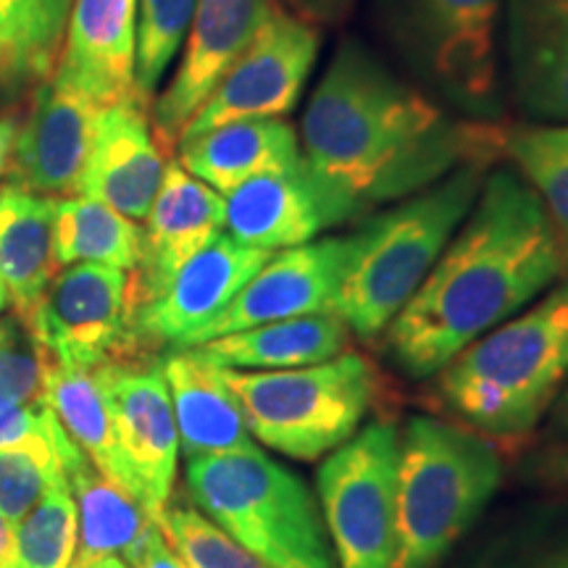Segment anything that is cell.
I'll return each instance as SVG.
<instances>
[{
  "label": "cell",
  "instance_id": "obj_1",
  "mask_svg": "<svg viewBox=\"0 0 568 568\" xmlns=\"http://www.w3.org/2000/svg\"><path fill=\"white\" fill-rule=\"evenodd\" d=\"M297 138L311 174L355 216L506 153V132L456 119L355 38L324 69Z\"/></svg>",
  "mask_w": 568,
  "mask_h": 568
},
{
  "label": "cell",
  "instance_id": "obj_2",
  "mask_svg": "<svg viewBox=\"0 0 568 568\" xmlns=\"http://www.w3.org/2000/svg\"><path fill=\"white\" fill-rule=\"evenodd\" d=\"M566 272L568 245L535 190L506 169L487 172L464 224L385 329L387 351L429 379Z\"/></svg>",
  "mask_w": 568,
  "mask_h": 568
},
{
  "label": "cell",
  "instance_id": "obj_3",
  "mask_svg": "<svg viewBox=\"0 0 568 568\" xmlns=\"http://www.w3.org/2000/svg\"><path fill=\"white\" fill-rule=\"evenodd\" d=\"M435 376L443 406L468 429L489 439L535 429L568 379V276Z\"/></svg>",
  "mask_w": 568,
  "mask_h": 568
},
{
  "label": "cell",
  "instance_id": "obj_4",
  "mask_svg": "<svg viewBox=\"0 0 568 568\" xmlns=\"http://www.w3.org/2000/svg\"><path fill=\"white\" fill-rule=\"evenodd\" d=\"M489 166H460L347 234V264L335 314L353 335L374 339L400 314L477 201Z\"/></svg>",
  "mask_w": 568,
  "mask_h": 568
},
{
  "label": "cell",
  "instance_id": "obj_5",
  "mask_svg": "<svg viewBox=\"0 0 568 568\" xmlns=\"http://www.w3.org/2000/svg\"><path fill=\"white\" fill-rule=\"evenodd\" d=\"M500 479L493 439L458 422L410 418L400 435L389 568H435L477 521Z\"/></svg>",
  "mask_w": 568,
  "mask_h": 568
},
{
  "label": "cell",
  "instance_id": "obj_6",
  "mask_svg": "<svg viewBox=\"0 0 568 568\" xmlns=\"http://www.w3.org/2000/svg\"><path fill=\"white\" fill-rule=\"evenodd\" d=\"M197 510L268 568H337L311 489L258 447L187 458Z\"/></svg>",
  "mask_w": 568,
  "mask_h": 568
},
{
  "label": "cell",
  "instance_id": "obj_7",
  "mask_svg": "<svg viewBox=\"0 0 568 568\" xmlns=\"http://www.w3.org/2000/svg\"><path fill=\"white\" fill-rule=\"evenodd\" d=\"M222 372L251 435L295 460L326 458L345 445L361 429L379 387L372 361L353 351L284 372Z\"/></svg>",
  "mask_w": 568,
  "mask_h": 568
},
{
  "label": "cell",
  "instance_id": "obj_8",
  "mask_svg": "<svg viewBox=\"0 0 568 568\" xmlns=\"http://www.w3.org/2000/svg\"><path fill=\"white\" fill-rule=\"evenodd\" d=\"M382 21L418 80L471 116L500 103L497 24L503 0H379Z\"/></svg>",
  "mask_w": 568,
  "mask_h": 568
},
{
  "label": "cell",
  "instance_id": "obj_9",
  "mask_svg": "<svg viewBox=\"0 0 568 568\" xmlns=\"http://www.w3.org/2000/svg\"><path fill=\"white\" fill-rule=\"evenodd\" d=\"M400 432L389 422L358 429L318 468L322 516L337 568H389L395 556Z\"/></svg>",
  "mask_w": 568,
  "mask_h": 568
},
{
  "label": "cell",
  "instance_id": "obj_10",
  "mask_svg": "<svg viewBox=\"0 0 568 568\" xmlns=\"http://www.w3.org/2000/svg\"><path fill=\"white\" fill-rule=\"evenodd\" d=\"M322 34L311 19L297 17L274 0L272 11L245 53L213 88L180 140L216 130L243 119H284L301 101L305 82L316 67Z\"/></svg>",
  "mask_w": 568,
  "mask_h": 568
},
{
  "label": "cell",
  "instance_id": "obj_11",
  "mask_svg": "<svg viewBox=\"0 0 568 568\" xmlns=\"http://www.w3.org/2000/svg\"><path fill=\"white\" fill-rule=\"evenodd\" d=\"M130 272L103 264L61 268L27 326L55 364L92 368L105 361H142L130 335Z\"/></svg>",
  "mask_w": 568,
  "mask_h": 568
},
{
  "label": "cell",
  "instance_id": "obj_12",
  "mask_svg": "<svg viewBox=\"0 0 568 568\" xmlns=\"http://www.w3.org/2000/svg\"><path fill=\"white\" fill-rule=\"evenodd\" d=\"M272 255L219 234L169 276L153 301L132 311L134 353L145 355L163 345L180 351L197 329L222 314Z\"/></svg>",
  "mask_w": 568,
  "mask_h": 568
},
{
  "label": "cell",
  "instance_id": "obj_13",
  "mask_svg": "<svg viewBox=\"0 0 568 568\" xmlns=\"http://www.w3.org/2000/svg\"><path fill=\"white\" fill-rule=\"evenodd\" d=\"M101 368L113 426L140 503L155 521L172 500L180 432L161 364L105 361Z\"/></svg>",
  "mask_w": 568,
  "mask_h": 568
},
{
  "label": "cell",
  "instance_id": "obj_14",
  "mask_svg": "<svg viewBox=\"0 0 568 568\" xmlns=\"http://www.w3.org/2000/svg\"><path fill=\"white\" fill-rule=\"evenodd\" d=\"M347 264V237H324L274 253L226 308L197 329L184 347L282 322V318L335 314ZM182 351V347H180Z\"/></svg>",
  "mask_w": 568,
  "mask_h": 568
},
{
  "label": "cell",
  "instance_id": "obj_15",
  "mask_svg": "<svg viewBox=\"0 0 568 568\" xmlns=\"http://www.w3.org/2000/svg\"><path fill=\"white\" fill-rule=\"evenodd\" d=\"M105 109L67 84L45 80L34 88L30 113L13 138L9 184L48 197L80 193L92 140Z\"/></svg>",
  "mask_w": 568,
  "mask_h": 568
},
{
  "label": "cell",
  "instance_id": "obj_16",
  "mask_svg": "<svg viewBox=\"0 0 568 568\" xmlns=\"http://www.w3.org/2000/svg\"><path fill=\"white\" fill-rule=\"evenodd\" d=\"M274 0H197L184 51L169 88L153 105V132L172 148L197 109L264 24Z\"/></svg>",
  "mask_w": 568,
  "mask_h": 568
},
{
  "label": "cell",
  "instance_id": "obj_17",
  "mask_svg": "<svg viewBox=\"0 0 568 568\" xmlns=\"http://www.w3.org/2000/svg\"><path fill=\"white\" fill-rule=\"evenodd\" d=\"M224 203L230 237L266 253L314 243L324 230L355 219L351 205L324 187L305 163L293 172L255 176L224 195Z\"/></svg>",
  "mask_w": 568,
  "mask_h": 568
},
{
  "label": "cell",
  "instance_id": "obj_18",
  "mask_svg": "<svg viewBox=\"0 0 568 568\" xmlns=\"http://www.w3.org/2000/svg\"><path fill=\"white\" fill-rule=\"evenodd\" d=\"M224 195L182 166L166 161L155 201L142 230L140 266L130 272L132 311L153 301L184 261L213 243L224 230Z\"/></svg>",
  "mask_w": 568,
  "mask_h": 568
},
{
  "label": "cell",
  "instance_id": "obj_19",
  "mask_svg": "<svg viewBox=\"0 0 568 568\" xmlns=\"http://www.w3.org/2000/svg\"><path fill=\"white\" fill-rule=\"evenodd\" d=\"M138 13L140 0H74L51 80L103 109L138 98Z\"/></svg>",
  "mask_w": 568,
  "mask_h": 568
},
{
  "label": "cell",
  "instance_id": "obj_20",
  "mask_svg": "<svg viewBox=\"0 0 568 568\" xmlns=\"http://www.w3.org/2000/svg\"><path fill=\"white\" fill-rule=\"evenodd\" d=\"M163 169L166 161L148 119V103L130 98L101 113L77 195L142 222L161 187Z\"/></svg>",
  "mask_w": 568,
  "mask_h": 568
},
{
  "label": "cell",
  "instance_id": "obj_21",
  "mask_svg": "<svg viewBox=\"0 0 568 568\" xmlns=\"http://www.w3.org/2000/svg\"><path fill=\"white\" fill-rule=\"evenodd\" d=\"M508 82L524 113L568 124V0H503Z\"/></svg>",
  "mask_w": 568,
  "mask_h": 568
},
{
  "label": "cell",
  "instance_id": "obj_22",
  "mask_svg": "<svg viewBox=\"0 0 568 568\" xmlns=\"http://www.w3.org/2000/svg\"><path fill=\"white\" fill-rule=\"evenodd\" d=\"M161 368L172 395L184 458L222 456L253 447L243 408L226 385L222 368L205 361L193 347L169 353Z\"/></svg>",
  "mask_w": 568,
  "mask_h": 568
},
{
  "label": "cell",
  "instance_id": "obj_23",
  "mask_svg": "<svg viewBox=\"0 0 568 568\" xmlns=\"http://www.w3.org/2000/svg\"><path fill=\"white\" fill-rule=\"evenodd\" d=\"M176 145V161L219 195H230L255 176L293 172L303 163L301 138L284 119H243Z\"/></svg>",
  "mask_w": 568,
  "mask_h": 568
},
{
  "label": "cell",
  "instance_id": "obj_24",
  "mask_svg": "<svg viewBox=\"0 0 568 568\" xmlns=\"http://www.w3.org/2000/svg\"><path fill=\"white\" fill-rule=\"evenodd\" d=\"M351 335L337 314H311L209 339L193 351L219 368L284 372L337 358L351 345Z\"/></svg>",
  "mask_w": 568,
  "mask_h": 568
},
{
  "label": "cell",
  "instance_id": "obj_25",
  "mask_svg": "<svg viewBox=\"0 0 568 568\" xmlns=\"http://www.w3.org/2000/svg\"><path fill=\"white\" fill-rule=\"evenodd\" d=\"M55 274L53 197L6 182L0 187V276L19 322L30 318Z\"/></svg>",
  "mask_w": 568,
  "mask_h": 568
},
{
  "label": "cell",
  "instance_id": "obj_26",
  "mask_svg": "<svg viewBox=\"0 0 568 568\" xmlns=\"http://www.w3.org/2000/svg\"><path fill=\"white\" fill-rule=\"evenodd\" d=\"M48 406L53 408L63 432L88 456L90 464L113 485L124 487L140 500L130 468L124 464L122 447H119L101 368L63 366L51 361L48 366Z\"/></svg>",
  "mask_w": 568,
  "mask_h": 568
},
{
  "label": "cell",
  "instance_id": "obj_27",
  "mask_svg": "<svg viewBox=\"0 0 568 568\" xmlns=\"http://www.w3.org/2000/svg\"><path fill=\"white\" fill-rule=\"evenodd\" d=\"M67 479L80 518V542L71 566H84L105 556L124 560L126 552L155 527V518L142 508L138 497L103 477L88 456L69 468Z\"/></svg>",
  "mask_w": 568,
  "mask_h": 568
},
{
  "label": "cell",
  "instance_id": "obj_28",
  "mask_svg": "<svg viewBox=\"0 0 568 568\" xmlns=\"http://www.w3.org/2000/svg\"><path fill=\"white\" fill-rule=\"evenodd\" d=\"M142 258V230L124 213L84 195L53 197V264H103L134 272Z\"/></svg>",
  "mask_w": 568,
  "mask_h": 568
},
{
  "label": "cell",
  "instance_id": "obj_29",
  "mask_svg": "<svg viewBox=\"0 0 568 568\" xmlns=\"http://www.w3.org/2000/svg\"><path fill=\"white\" fill-rule=\"evenodd\" d=\"M74 0H0V88L51 80Z\"/></svg>",
  "mask_w": 568,
  "mask_h": 568
},
{
  "label": "cell",
  "instance_id": "obj_30",
  "mask_svg": "<svg viewBox=\"0 0 568 568\" xmlns=\"http://www.w3.org/2000/svg\"><path fill=\"white\" fill-rule=\"evenodd\" d=\"M84 456L63 426L51 435L30 437L0 450V510L13 527L38 506L40 497L67 479V471Z\"/></svg>",
  "mask_w": 568,
  "mask_h": 568
},
{
  "label": "cell",
  "instance_id": "obj_31",
  "mask_svg": "<svg viewBox=\"0 0 568 568\" xmlns=\"http://www.w3.org/2000/svg\"><path fill=\"white\" fill-rule=\"evenodd\" d=\"M506 155L535 190L568 245V124L506 132Z\"/></svg>",
  "mask_w": 568,
  "mask_h": 568
},
{
  "label": "cell",
  "instance_id": "obj_32",
  "mask_svg": "<svg viewBox=\"0 0 568 568\" xmlns=\"http://www.w3.org/2000/svg\"><path fill=\"white\" fill-rule=\"evenodd\" d=\"M80 518L69 479L59 481L19 521V568H71Z\"/></svg>",
  "mask_w": 568,
  "mask_h": 568
},
{
  "label": "cell",
  "instance_id": "obj_33",
  "mask_svg": "<svg viewBox=\"0 0 568 568\" xmlns=\"http://www.w3.org/2000/svg\"><path fill=\"white\" fill-rule=\"evenodd\" d=\"M197 0H140L134 90L151 103L172 61L180 55Z\"/></svg>",
  "mask_w": 568,
  "mask_h": 568
},
{
  "label": "cell",
  "instance_id": "obj_34",
  "mask_svg": "<svg viewBox=\"0 0 568 568\" xmlns=\"http://www.w3.org/2000/svg\"><path fill=\"white\" fill-rule=\"evenodd\" d=\"M155 524L187 568H268L197 508L166 503Z\"/></svg>",
  "mask_w": 568,
  "mask_h": 568
},
{
  "label": "cell",
  "instance_id": "obj_35",
  "mask_svg": "<svg viewBox=\"0 0 568 568\" xmlns=\"http://www.w3.org/2000/svg\"><path fill=\"white\" fill-rule=\"evenodd\" d=\"M51 358L17 316L6 318L0 335V400L13 406H48Z\"/></svg>",
  "mask_w": 568,
  "mask_h": 568
},
{
  "label": "cell",
  "instance_id": "obj_36",
  "mask_svg": "<svg viewBox=\"0 0 568 568\" xmlns=\"http://www.w3.org/2000/svg\"><path fill=\"white\" fill-rule=\"evenodd\" d=\"M61 426L51 406H13L0 400V450L27 443L30 437L51 435Z\"/></svg>",
  "mask_w": 568,
  "mask_h": 568
},
{
  "label": "cell",
  "instance_id": "obj_37",
  "mask_svg": "<svg viewBox=\"0 0 568 568\" xmlns=\"http://www.w3.org/2000/svg\"><path fill=\"white\" fill-rule=\"evenodd\" d=\"M124 564L130 568H187L184 560L176 556L172 545L166 542L159 524H155V527L126 552Z\"/></svg>",
  "mask_w": 568,
  "mask_h": 568
},
{
  "label": "cell",
  "instance_id": "obj_38",
  "mask_svg": "<svg viewBox=\"0 0 568 568\" xmlns=\"http://www.w3.org/2000/svg\"><path fill=\"white\" fill-rule=\"evenodd\" d=\"M297 9H303L305 19L311 21H329V24H335V21L345 19L347 13H351L355 0H295Z\"/></svg>",
  "mask_w": 568,
  "mask_h": 568
},
{
  "label": "cell",
  "instance_id": "obj_39",
  "mask_svg": "<svg viewBox=\"0 0 568 568\" xmlns=\"http://www.w3.org/2000/svg\"><path fill=\"white\" fill-rule=\"evenodd\" d=\"M0 568H19V545L13 524L0 510Z\"/></svg>",
  "mask_w": 568,
  "mask_h": 568
},
{
  "label": "cell",
  "instance_id": "obj_40",
  "mask_svg": "<svg viewBox=\"0 0 568 568\" xmlns=\"http://www.w3.org/2000/svg\"><path fill=\"white\" fill-rule=\"evenodd\" d=\"M542 474L560 487H568V450H558L542 460Z\"/></svg>",
  "mask_w": 568,
  "mask_h": 568
},
{
  "label": "cell",
  "instance_id": "obj_41",
  "mask_svg": "<svg viewBox=\"0 0 568 568\" xmlns=\"http://www.w3.org/2000/svg\"><path fill=\"white\" fill-rule=\"evenodd\" d=\"M13 138H17V122L11 116L0 119V174L6 172V163H9Z\"/></svg>",
  "mask_w": 568,
  "mask_h": 568
},
{
  "label": "cell",
  "instance_id": "obj_42",
  "mask_svg": "<svg viewBox=\"0 0 568 568\" xmlns=\"http://www.w3.org/2000/svg\"><path fill=\"white\" fill-rule=\"evenodd\" d=\"M71 568H130V566H126L119 556H105V558L90 560V564H84V566H71Z\"/></svg>",
  "mask_w": 568,
  "mask_h": 568
},
{
  "label": "cell",
  "instance_id": "obj_43",
  "mask_svg": "<svg viewBox=\"0 0 568 568\" xmlns=\"http://www.w3.org/2000/svg\"><path fill=\"white\" fill-rule=\"evenodd\" d=\"M556 418H558V426H560V429H564L566 435H568V385H566L564 393L558 395V410H556Z\"/></svg>",
  "mask_w": 568,
  "mask_h": 568
},
{
  "label": "cell",
  "instance_id": "obj_44",
  "mask_svg": "<svg viewBox=\"0 0 568 568\" xmlns=\"http://www.w3.org/2000/svg\"><path fill=\"white\" fill-rule=\"evenodd\" d=\"M9 308V293H6V284H3V276H0V314Z\"/></svg>",
  "mask_w": 568,
  "mask_h": 568
},
{
  "label": "cell",
  "instance_id": "obj_45",
  "mask_svg": "<svg viewBox=\"0 0 568 568\" xmlns=\"http://www.w3.org/2000/svg\"><path fill=\"white\" fill-rule=\"evenodd\" d=\"M3 322H6V318H0V335H3Z\"/></svg>",
  "mask_w": 568,
  "mask_h": 568
},
{
  "label": "cell",
  "instance_id": "obj_46",
  "mask_svg": "<svg viewBox=\"0 0 568 568\" xmlns=\"http://www.w3.org/2000/svg\"><path fill=\"white\" fill-rule=\"evenodd\" d=\"M560 568H568V566H560Z\"/></svg>",
  "mask_w": 568,
  "mask_h": 568
}]
</instances>
